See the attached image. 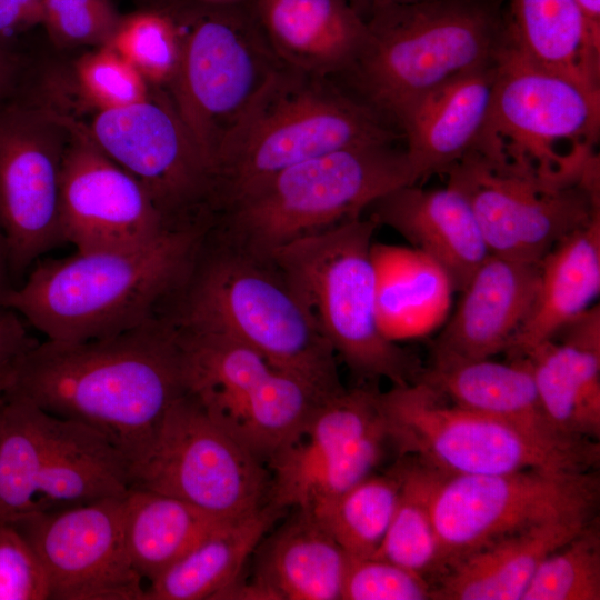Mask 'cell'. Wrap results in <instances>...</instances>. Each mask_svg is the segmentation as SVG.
I'll return each instance as SVG.
<instances>
[{
  "label": "cell",
  "mask_w": 600,
  "mask_h": 600,
  "mask_svg": "<svg viewBox=\"0 0 600 600\" xmlns=\"http://www.w3.org/2000/svg\"><path fill=\"white\" fill-rule=\"evenodd\" d=\"M111 0H42V22L60 48L106 46L121 19Z\"/></svg>",
  "instance_id": "cell-39"
},
{
  "label": "cell",
  "mask_w": 600,
  "mask_h": 600,
  "mask_svg": "<svg viewBox=\"0 0 600 600\" xmlns=\"http://www.w3.org/2000/svg\"><path fill=\"white\" fill-rule=\"evenodd\" d=\"M179 291V309L166 316L176 327L236 339L326 399L346 389L313 314L270 261L226 246L204 262L198 256Z\"/></svg>",
  "instance_id": "cell-4"
},
{
  "label": "cell",
  "mask_w": 600,
  "mask_h": 600,
  "mask_svg": "<svg viewBox=\"0 0 600 600\" xmlns=\"http://www.w3.org/2000/svg\"><path fill=\"white\" fill-rule=\"evenodd\" d=\"M600 290V214L561 240L540 262V282L529 318L507 350L522 357L550 340L590 307Z\"/></svg>",
  "instance_id": "cell-29"
},
{
  "label": "cell",
  "mask_w": 600,
  "mask_h": 600,
  "mask_svg": "<svg viewBox=\"0 0 600 600\" xmlns=\"http://www.w3.org/2000/svg\"><path fill=\"white\" fill-rule=\"evenodd\" d=\"M82 124L143 187L170 228L211 221V164L162 90L127 108L93 111Z\"/></svg>",
  "instance_id": "cell-17"
},
{
  "label": "cell",
  "mask_w": 600,
  "mask_h": 600,
  "mask_svg": "<svg viewBox=\"0 0 600 600\" xmlns=\"http://www.w3.org/2000/svg\"><path fill=\"white\" fill-rule=\"evenodd\" d=\"M224 522L167 494L134 488L126 494L127 550L149 582Z\"/></svg>",
  "instance_id": "cell-33"
},
{
  "label": "cell",
  "mask_w": 600,
  "mask_h": 600,
  "mask_svg": "<svg viewBox=\"0 0 600 600\" xmlns=\"http://www.w3.org/2000/svg\"><path fill=\"white\" fill-rule=\"evenodd\" d=\"M526 358L551 422L562 433L590 440L600 436L599 306L570 320Z\"/></svg>",
  "instance_id": "cell-25"
},
{
  "label": "cell",
  "mask_w": 600,
  "mask_h": 600,
  "mask_svg": "<svg viewBox=\"0 0 600 600\" xmlns=\"http://www.w3.org/2000/svg\"><path fill=\"white\" fill-rule=\"evenodd\" d=\"M12 274L10 271L9 257L4 236L0 228V301L6 293L14 286L11 282Z\"/></svg>",
  "instance_id": "cell-46"
},
{
  "label": "cell",
  "mask_w": 600,
  "mask_h": 600,
  "mask_svg": "<svg viewBox=\"0 0 600 600\" xmlns=\"http://www.w3.org/2000/svg\"><path fill=\"white\" fill-rule=\"evenodd\" d=\"M14 382V364L0 367V397L12 388Z\"/></svg>",
  "instance_id": "cell-47"
},
{
  "label": "cell",
  "mask_w": 600,
  "mask_h": 600,
  "mask_svg": "<svg viewBox=\"0 0 600 600\" xmlns=\"http://www.w3.org/2000/svg\"><path fill=\"white\" fill-rule=\"evenodd\" d=\"M368 209L378 226L391 228L413 249L436 261L449 276L454 291H462L490 254L470 203L448 184L439 189L402 186Z\"/></svg>",
  "instance_id": "cell-23"
},
{
  "label": "cell",
  "mask_w": 600,
  "mask_h": 600,
  "mask_svg": "<svg viewBox=\"0 0 600 600\" xmlns=\"http://www.w3.org/2000/svg\"><path fill=\"white\" fill-rule=\"evenodd\" d=\"M390 444L380 391L370 384L323 401L302 433L268 464V502L309 510L371 474Z\"/></svg>",
  "instance_id": "cell-18"
},
{
  "label": "cell",
  "mask_w": 600,
  "mask_h": 600,
  "mask_svg": "<svg viewBox=\"0 0 600 600\" xmlns=\"http://www.w3.org/2000/svg\"><path fill=\"white\" fill-rule=\"evenodd\" d=\"M270 486L264 462L188 391L169 407L149 449L130 468V488L180 499L223 521L264 506Z\"/></svg>",
  "instance_id": "cell-13"
},
{
  "label": "cell",
  "mask_w": 600,
  "mask_h": 600,
  "mask_svg": "<svg viewBox=\"0 0 600 600\" xmlns=\"http://www.w3.org/2000/svg\"><path fill=\"white\" fill-rule=\"evenodd\" d=\"M539 282L540 263L490 253L433 340L432 362L490 359L507 352L531 313Z\"/></svg>",
  "instance_id": "cell-21"
},
{
  "label": "cell",
  "mask_w": 600,
  "mask_h": 600,
  "mask_svg": "<svg viewBox=\"0 0 600 600\" xmlns=\"http://www.w3.org/2000/svg\"><path fill=\"white\" fill-rule=\"evenodd\" d=\"M390 444L448 476L530 468L594 470L600 457L548 447L517 428L461 406L419 380L380 391Z\"/></svg>",
  "instance_id": "cell-12"
},
{
  "label": "cell",
  "mask_w": 600,
  "mask_h": 600,
  "mask_svg": "<svg viewBox=\"0 0 600 600\" xmlns=\"http://www.w3.org/2000/svg\"><path fill=\"white\" fill-rule=\"evenodd\" d=\"M63 242L79 252L133 249L170 228L143 187L72 116L60 186Z\"/></svg>",
  "instance_id": "cell-20"
},
{
  "label": "cell",
  "mask_w": 600,
  "mask_h": 600,
  "mask_svg": "<svg viewBox=\"0 0 600 600\" xmlns=\"http://www.w3.org/2000/svg\"><path fill=\"white\" fill-rule=\"evenodd\" d=\"M3 396H4V394H3ZM3 396L0 397V400H1V398H2Z\"/></svg>",
  "instance_id": "cell-50"
},
{
  "label": "cell",
  "mask_w": 600,
  "mask_h": 600,
  "mask_svg": "<svg viewBox=\"0 0 600 600\" xmlns=\"http://www.w3.org/2000/svg\"><path fill=\"white\" fill-rule=\"evenodd\" d=\"M37 343L28 333L21 317L0 306V367L14 364Z\"/></svg>",
  "instance_id": "cell-43"
},
{
  "label": "cell",
  "mask_w": 600,
  "mask_h": 600,
  "mask_svg": "<svg viewBox=\"0 0 600 600\" xmlns=\"http://www.w3.org/2000/svg\"><path fill=\"white\" fill-rule=\"evenodd\" d=\"M599 599L600 530L596 517L542 559L521 600Z\"/></svg>",
  "instance_id": "cell-37"
},
{
  "label": "cell",
  "mask_w": 600,
  "mask_h": 600,
  "mask_svg": "<svg viewBox=\"0 0 600 600\" xmlns=\"http://www.w3.org/2000/svg\"><path fill=\"white\" fill-rule=\"evenodd\" d=\"M73 81L82 103L93 111L127 108L152 94L138 70L108 44L93 48L76 61Z\"/></svg>",
  "instance_id": "cell-38"
},
{
  "label": "cell",
  "mask_w": 600,
  "mask_h": 600,
  "mask_svg": "<svg viewBox=\"0 0 600 600\" xmlns=\"http://www.w3.org/2000/svg\"><path fill=\"white\" fill-rule=\"evenodd\" d=\"M397 504L386 536L372 557L394 562L428 581L440 569L439 542L433 526L431 501L446 476L413 458L400 457Z\"/></svg>",
  "instance_id": "cell-34"
},
{
  "label": "cell",
  "mask_w": 600,
  "mask_h": 600,
  "mask_svg": "<svg viewBox=\"0 0 600 600\" xmlns=\"http://www.w3.org/2000/svg\"><path fill=\"white\" fill-rule=\"evenodd\" d=\"M594 518L549 521L480 548L431 581V599L521 600L542 559Z\"/></svg>",
  "instance_id": "cell-27"
},
{
  "label": "cell",
  "mask_w": 600,
  "mask_h": 600,
  "mask_svg": "<svg viewBox=\"0 0 600 600\" xmlns=\"http://www.w3.org/2000/svg\"><path fill=\"white\" fill-rule=\"evenodd\" d=\"M162 2L181 37L178 70L162 91L212 167L227 134L283 64L268 44L248 0Z\"/></svg>",
  "instance_id": "cell-9"
},
{
  "label": "cell",
  "mask_w": 600,
  "mask_h": 600,
  "mask_svg": "<svg viewBox=\"0 0 600 600\" xmlns=\"http://www.w3.org/2000/svg\"><path fill=\"white\" fill-rule=\"evenodd\" d=\"M366 42L338 79L399 126L428 92L493 61L504 32L482 0H418L372 8Z\"/></svg>",
  "instance_id": "cell-5"
},
{
  "label": "cell",
  "mask_w": 600,
  "mask_h": 600,
  "mask_svg": "<svg viewBox=\"0 0 600 600\" xmlns=\"http://www.w3.org/2000/svg\"><path fill=\"white\" fill-rule=\"evenodd\" d=\"M379 226L358 217L294 240L268 259L292 284L322 334L360 384L420 380L418 357L383 333L377 303L373 236Z\"/></svg>",
  "instance_id": "cell-7"
},
{
  "label": "cell",
  "mask_w": 600,
  "mask_h": 600,
  "mask_svg": "<svg viewBox=\"0 0 600 600\" xmlns=\"http://www.w3.org/2000/svg\"><path fill=\"white\" fill-rule=\"evenodd\" d=\"M496 63L490 111L471 150L550 179L599 170L600 90L534 63L506 33Z\"/></svg>",
  "instance_id": "cell-8"
},
{
  "label": "cell",
  "mask_w": 600,
  "mask_h": 600,
  "mask_svg": "<svg viewBox=\"0 0 600 600\" xmlns=\"http://www.w3.org/2000/svg\"><path fill=\"white\" fill-rule=\"evenodd\" d=\"M271 50L289 68L339 78L368 34L367 17L351 0H248Z\"/></svg>",
  "instance_id": "cell-24"
},
{
  "label": "cell",
  "mask_w": 600,
  "mask_h": 600,
  "mask_svg": "<svg viewBox=\"0 0 600 600\" xmlns=\"http://www.w3.org/2000/svg\"><path fill=\"white\" fill-rule=\"evenodd\" d=\"M402 132L336 78L281 66L212 160V218L274 173L336 150L396 143Z\"/></svg>",
  "instance_id": "cell-3"
},
{
  "label": "cell",
  "mask_w": 600,
  "mask_h": 600,
  "mask_svg": "<svg viewBox=\"0 0 600 600\" xmlns=\"http://www.w3.org/2000/svg\"><path fill=\"white\" fill-rule=\"evenodd\" d=\"M126 494L9 522L42 563L49 600H144L126 544Z\"/></svg>",
  "instance_id": "cell-19"
},
{
  "label": "cell",
  "mask_w": 600,
  "mask_h": 600,
  "mask_svg": "<svg viewBox=\"0 0 600 600\" xmlns=\"http://www.w3.org/2000/svg\"><path fill=\"white\" fill-rule=\"evenodd\" d=\"M591 41L600 47V0H574Z\"/></svg>",
  "instance_id": "cell-44"
},
{
  "label": "cell",
  "mask_w": 600,
  "mask_h": 600,
  "mask_svg": "<svg viewBox=\"0 0 600 600\" xmlns=\"http://www.w3.org/2000/svg\"><path fill=\"white\" fill-rule=\"evenodd\" d=\"M11 389L49 413L97 429L131 468L187 392L178 331L159 314L109 337L38 342L14 363Z\"/></svg>",
  "instance_id": "cell-1"
},
{
  "label": "cell",
  "mask_w": 600,
  "mask_h": 600,
  "mask_svg": "<svg viewBox=\"0 0 600 600\" xmlns=\"http://www.w3.org/2000/svg\"><path fill=\"white\" fill-rule=\"evenodd\" d=\"M443 173L470 203L491 254L540 263L600 214L599 172L550 179L470 150Z\"/></svg>",
  "instance_id": "cell-14"
},
{
  "label": "cell",
  "mask_w": 600,
  "mask_h": 600,
  "mask_svg": "<svg viewBox=\"0 0 600 600\" xmlns=\"http://www.w3.org/2000/svg\"><path fill=\"white\" fill-rule=\"evenodd\" d=\"M599 484L596 470L530 468L446 474L431 501L440 552L438 574L480 548L541 523L596 517Z\"/></svg>",
  "instance_id": "cell-15"
},
{
  "label": "cell",
  "mask_w": 600,
  "mask_h": 600,
  "mask_svg": "<svg viewBox=\"0 0 600 600\" xmlns=\"http://www.w3.org/2000/svg\"><path fill=\"white\" fill-rule=\"evenodd\" d=\"M41 22L42 0H0V46Z\"/></svg>",
  "instance_id": "cell-42"
},
{
  "label": "cell",
  "mask_w": 600,
  "mask_h": 600,
  "mask_svg": "<svg viewBox=\"0 0 600 600\" xmlns=\"http://www.w3.org/2000/svg\"><path fill=\"white\" fill-rule=\"evenodd\" d=\"M46 571L37 553L9 522H0V600H49Z\"/></svg>",
  "instance_id": "cell-41"
},
{
  "label": "cell",
  "mask_w": 600,
  "mask_h": 600,
  "mask_svg": "<svg viewBox=\"0 0 600 600\" xmlns=\"http://www.w3.org/2000/svg\"><path fill=\"white\" fill-rule=\"evenodd\" d=\"M380 327L392 341L426 336L448 314L454 291L447 272L411 248L374 243Z\"/></svg>",
  "instance_id": "cell-31"
},
{
  "label": "cell",
  "mask_w": 600,
  "mask_h": 600,
  "mask_svg": "<svg viewBox=\"0 0 600 600\" xmlns=\"http://www.w3.org/2000/svg\"><path fill=\"white\" fill-rule=\"evenodd\" d=\"M208 222L167 230L133 249L79 252L38 263L0 306L47 340L109 337L159 316L187 281L210 231Z\"/></svg>",
  "instance_id": "cell-2"
},
{
  "label": "cell",
  "mask_w": 600,
  "mask_h": 600,
  "mask_svg": "<svg viewBox=\"0 0 600 600\" xmlns=\"http://www.w3.org/2000/svg\"><path fill=\"white\" fill-rule=\"evenodd\" d=\"M108 46L129 61L152 89L166 90L172 82L180 61L181 37L162 1L122 14Z\"/></svg>",
  "instance_id": "cell-36"
},
{
  "label": "cell",
  "mask_w": 600,
  "mask_h": 600,
  "mask_svg": "<svg viewBox=\"0 0 600 600\" xmlns=\"http://www.w3.org/2000/svg\"><path fill=\"white\" fill-rule=\"evenodd\" d=\"M399 489L400 474L394 466L388 473L369 474L338 497L303 511L331 534L349 558H368L386 536Z\"/></svg>",
  "instance_id": "cell-35"
},
{
  "label": "cell",
  "mask_w": 600,
  "mask_h": 600,
  "mask_svg": "<svg viewBox=\"0 0 600 600\" xmlns=\"http://www.w3.org/2000/svg\"><path fill=\"white\" fill-rule=\"evenodd\" d=\"M418 177L404 149L374 143L286 168L223 207L212 226L227 247L259 260L300 238L361 217L376 200Z\"/></svg>",
  "instance_id": "cell-6"
},
{
  "label": "cell",
  "mask_w": 600,
  "mask_h": 600,
  "mask_svg": "<svg viewBox=\"0 0 600 600\" xmlns=\"http://www.w3.org/2000/svg\"><path fill=\"white\" fill-rule=\"evenodd\" d=\"M177 328L187 391L264 463L290 446L327 399L228 336Z\"/></svg>",
  "instance_id": "cell-11"
},
{
  "label": "cell",
  "mask_w": 600,
  "mask_h": 600,
  "mask_svg": "<svg viewBox=\"0 0 600 600\" xmlns=\"http://www.w3.org/2000/svg\"><path fill=\"white\" fill-rule=\"evenodd\" d=\"M420 380L451 402L501 420L548 447L600 457L596 440L569 437L554 427L526 358L432 362Z\"/></svg>",
  "instance_id": "cell-22"
},
{
  "label": "cell",
  "mask_w": 600,
  "mask_h": 600,
  "mask_svg": "<svg viewBox=\"0 0 600 600\" xmlns=\"http://www.w3.org/2000/svg\"><path fill=\"white\" fill-rule=\"evenodd\" d=\"M130 488V463L97 429L47 412L9 389L1 412L0 522Z\"/></svg>",
  "instance_id": "cell-10"
},
{
  "label": "cell",
  "mask_w": 600,
  "mask_h": 600,
  "mask_svg": "<svg viewBox=\"0 0 600 600\" xmlns=\"http://www.w3.org/2000/svg\"><path fill=\"white\" fill-rule=\"evenodd\" d=\"M431 584L422 576L386 559L349 558L341 600H426Z\"/></svg>",
  "instance_id": "cell-40"
},
{
  "label": "cell",
  "mask_w": 600,
  "mask_h": 600,
  "mask_svg": "<svg viewBox=\"0 0 600 600\" xmlns=\"http://www.w3.org/2000/svg\"><path fill=\"white\" fill-rule=\"evenodd\" d=\"M17 63L14 57L6 47L0 46V99L7 92L16 74Z\"/></svg>",
  "instance_id": "cell-45"
},
{
  "label": "cell",
  "mask_w": 600,
  "mask_h": 600,
  "mask_svg": "<svg viewBox=\"0 0 600 600\" xmlns=\"http://www.w3.org/2000/svg\"><path fill=\"white\" fill-rule=\"evenodd\" d=\"M3 401H4V396L0 400V441H1V412H2Z\"/></svg>",
  "instance_id": "cell-49"
},
{
  "label": "cell",
  "mask_w": 600,
  "mask_h": 600,
  "mask_svg": "<svg viewBox=\"0 0 600 600\" xmlns=\"http://www.w3.org/2000/svg\"><path fill=\"white\" fill-rule=\"evenodd\" d=\"M286 509L267 502L224 522L149 582L144 600H214L239 580L249 557Z\"/></svg>",
  "instance_id": "cell-30"
},
{
  "label": "cell",
  "mask_w": 600,
  "mask_h": 600,
  "mask_svg": "<svg viewBox=\"0 0 600 600\" xmlns=\"http://www.w3.org/2000/svg\"><path fill=\"white\" fill-rule=\"evenodd\" d=\"M206 2H213V3H233V2H242L247 0H200Z\"/></svg>",
  "instance_id": "cell-48"
},
{
  "label": "cell",
  "mask_w": 600,
  "mask_h": 600,
  "mask_svg": "<svg viewBox=\"0 0 600 600\" xmlns=\"http://www.w3.org/2000/svg\"><path fill=\"white\" fill-rule=\"evenodd\" d=\"M508 40L528 59L600 90V47L587 33L574 0H509Z\"/></svg>",
  "instance_id": "cell-32"
},
{
  "label": "cell",
  "mask_w": 600,
  "mask_h": 600,
  "mask_svg": "<svg viewBox=\"0 0 600 600\" xmlns=\"http://www.w3.org/2000/svg\"><path fill=\"white\" fill-rule=\"evenodd\" d=\"M72 114L0 102V228L12 277L63 242L60 186Z\"/></svg>",
  "instance_id": "cell-16"
},
{
  "label": "cell",
  "mask_w": 600,
  "mask_h": 600,
  "mask_svg": "<svg viewBox=\"0 0 600 600\" xmlns=\"http://www.w3.org/2000/svg\"><path fill=\"white\" fill-rule=\"evenodd\" d=\"M349 557L307 511L260 548L254 582L267 600H341Z\"/></svg>",
  "instance_id": "cell-28"
},
{
  "label": "cell",
  "mask_w": 600,
  "mask_h": 600,
  "mask_svg": "<svg viewBox=\"0 0 600 600\" xmlns=\"http://www.w3.org/2000/svg\"><path fill=\"white\" fill-rule=\"evenodd\" d=\"M496 61L497 57L434 88L401 120L418 180L443 173L474 147L491 107Z\"/></svg>",
  "instance_id": "cell-26"
}]
</instances>
